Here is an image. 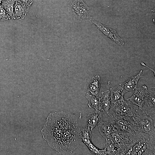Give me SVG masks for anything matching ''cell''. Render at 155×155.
<instances>
[{
    "mask_svg": "<svg viewBox=\"0 0 155 155\" xmlns=\"http://www.w3.org/2000/svg\"><path fill=\"white\" fill-rule=\"evenodd\" d=\"M41 132L49 146L62 155L71 154L82 142L76 117L63 111L50 113Z\"/></svg>",
    "mask_w": 155,
    "mask_h": 155,
    "instance_id": "cell-1",
    "label": "cell"
},
{
    "mask_svg": "<svg viewBox=\"0 0 155 155\" xmlns=\"http://www.w3.org/2000/svg\"><path fill=\"white\" fill-rule=\"evenodd\" d=\"M136 111L137 114L132 118L138 131L147 133L151 137L155 138V118L146 114L139 109Z\"/></svg>",
    "mask_w": 155,
    "mask_h": 155,
    "instance_id": "cell-2",
    "label": "cell"
},
{
    "mask_svg": "<svg viewBox=\"0 0 155 155\" xmlns=\"http://www.w3.org/2000/svg\"><path fill=\"white\" fill-rule=\"evenodd\" d=\"M68 10L71 15L80 22L91 18V9L83 0H69Z\"/></svg>",
    "mask_w": 155,
    "mask_h": 155,
    "instance_id": "cell-3",
    "label": "cell"
},
{
    "mask_svg": "<svg viewBox=\"0 0 155 155\" xmlns=\"http://www.w3.org/2000/svg\"><path fill=\"white\" fill-rule=\"evenodd\" d=\"M110 116L123 115L132 117L137 114L136 110L128 100L123 99L111 103L109 110Z\"/></svg>",
    "mask_w": 155,
    "mask_h": 155,
    "instance_id": "cell-4",
    "label": "cell"
},
{
    "mask_svg": "<svg viewBox=\"0 0 155 155\" xmlns=\"http://www.w3.org/2000/svg\"><path fill=\"white\" fill-rule=\"evenodd\" d=\"M114 126L120 131L135 135L141 132L132 117L123 115H115L111 117Z\"/></svg>",
    "mask_w": 155,
    "mask_h": 155,
    "instance_id": "cell-5",
    "label": "cell"
},
{
    "mask_svg": "<svg viewBox=\"0 0 155 155\" xmlns=\"http://www.w3.org/2000/svg\"><path fill=\"white\" fill-rule=\"evenodd\" d=\"M89 20L90 22L95 25L98 29L105 36L120 46L124 45V42L123 39L119 36L115 30L91 18Z\"/></svg>",
    "mask_w": 155,
    "mask_h": 155,
    "instance_id": "cell-6",
    "label": "cell"
},
{
    "mask_svg": "<svg viewBox=\"0 0 155 155\" xmlns=\"http://www.w3.org/2000/svg\"><path fill=\"white\" fill-rule=\"evenodd\" d=\"M148 89L147 97L139 109L146 114L155 118V88L151 87Z\"/></svg>",
    "mask_w": 155,
    "mask_h": 155,
    "instance_id": "cell-7",
    "label": "cell"
},
{
    "mask_svg": "<svg viewBox=\"0 0 155 155\" xmlns=\"http://www.w3.org/2000/svg\"><path fill=\"white\" fill-rule=\"evenodd\" d=\"M134 91L133 95L126 99L129 100L133 105L138 106L140 109L147 97L148 89L146 86L144 85L141 87L136 88Z\"/></svg>",
    "mask_w": 155,
    "mask_h": 155,
    "instance_id": "cell-8",
    "label": "cell"
},
{
    "mask_svg": "<svg viewBox=\"0 0 155 155\" xmlns=\"http://www.w3.org/2000/svg\"><path fill=\"white\" fill-rule=\"evenodd\" d=\"M142 71L141 70L137 75L128 78L124 83H121L123 95L127 92L134 91L137 88L138 82L142 75Z\"/></svg>",
    "mask_w": 155,
    "mask_h": 155,
    "instance_id": "cell-9",
    "label": "cell"
},
{
    "mask_svg": "<svg viewBox=\"0 0 155 155\" xmlns=\"http://www.w3.org/2000/svg\"><path fill=\"white\" fill-rule=\"evenodd\" d=\"M30 8L18 1H15L12 19L20 20L24 18L27 14Z\"/></svg>",
    "mask_w": 155,
    "mask_h": 155,
    "instance_id": "cell-10",
    "label": "cell"
},
{
    "mask_svg": "<svg viewBox=\"0 0 155 155\" xmlns=\"http://www.w3.org/2000/svg\"><path fill=\"white\" fill-rule=\"evenodd\" d=\"M98 126L101 135L106 140L109 139L115 128L112 121L111 120L106 121H102Z\"/></svg>",
    "mask_w": 155,
    "mask_h": 155,
    "instance_id": "cell-11",
    "label": "cell"
},
{
    "mask_svg": "<svg viewBox=\"0 0 155 155\" xmlns=\"http://www.w3.org/2000/svg\"><path fill=\"white\" fill-rule=\"evenodd\" d=\"M102 111H95L89 113L87 116L88 124L87 126L92 130L102 121Z\"/></svg>",
    "mask_w": 155,
    "mask_h": 155,
    "instance_id": "cell-12",
    "label": "cell"
},
{
    "mask_svg": "<svg viewBox=\"0 0 155 155\" xmlns=\"http://www.w3.org/2000/svg\"><path fill=\"white\" fill-rule=\"evenodd\" d=\"M110 92L106 90L101 92L102 96L100 98L102 105V112L105 115L110 116L109 110L111 106Z\"/></svg>",
    "mask_w": 155,
    "mask_h": 155,
    "instance_id": "cell-13",
    "label": "cell"
},
{
    "mask_svg": "<svg viewBox=\"0 0 155 155\" xmlns=\"http://www.w3.org/2000/svg\"><path fill=\"white\" fill-rule=\"evenodd\" d=\"M101 87V82L100 76L96 75L93 77L88 86L87 92L91 94L98 96Z\"/></svg>",
    "mask_w": 155,
    "mask_h": 155,
    "instance_id": "cell-14",
    "label": "cell"
},
{
    "mask_svg": "<svg viewBox=\"0 0 155 155\" xmlns=\"http://www.w3.org/2000/svg\"><path fill=\"white\" fill-rule=\"evenodd\" d=\"M111 94L110 96L111 103L118 101L123 99V87L121 84L110 88Z\"/></svg>",
    "mask_w": 155,
    "mask_h": 155,
    "instance_id": "cell-15",
    "label": "cell"
},
{
    "mask_svg": "<svg viewBox=\"0 0 155 155\" xmlns=\"http://www.w3.org/2000/svg\"><path fill=\"white\" fill-rule=\"evenodd\" d=\"M86 97L88 101V105L90 108H93L95 111L102 112V107L100 98L98 96L86 93Z\"/></svg>",
    "mask_w": 155,
    "mask_h": 155,
    "instance_id": "cell-16",
    "label": "cell"
},
{
    "mask_svg": "<svg viewBox=\"0 0 155 155\" xmlns=\"http://www.w3.org/2000/svg\"><path fill=\"white\" fill-rule=\"evenodd\" d=\"M148 137L144 136L143 138L133 145L132 148L131 155H137L138 152L146 143Z\"/></svg>",
    "mask_w": 155,
    "mask_h": 155,
    "instance_id": "cell-17",
    "label": "cell"
},
{
    "mask_svg": "<svg viewBox=\"0 0 155 155\" xmlns=\"http://www.w3.org/2000/svg\"><path fill=\"white\" fill-rule=\"evenodd\" d=\"M16 0H3L1 6L12 17L14 3Z\"/></svg>",
    "mask_w": 155,
    "mask_h": 155,
    "instance_id": "cell-18",
    "label": "cell"
},
{
    "mask_svg": "<svg viewBox=\"0 0 155 155\" xmlns=\"http://www.w3.org/2000/svg\"><path fill=\"white\" fill-rule=\"evenodd\" d=\"M12 19V17L3 7L0 6V21H3Z\"/></svg>",
    "mask_w": 155,
    "mask_h": 155,
    "instance_id": "cell-19",
    "label": "cell"
},
{
    "mask_svg": "<svg viewBox=\"0 0 155 155\" xmlns=\"http://www.w3.org/2000/svg\"><path fill=\"white\" fill-rule=\"evenodd\" d=\"M16 1L30 7L33 2V0H16Z\"/></svg>",
    "mask_w": 155,
    "mask_h": 155,
    "instance_id": "cell-20",
    "label": "cell"
},
{
    "mask_svg": "<svg viewBox=\"0 0 155 155\" xmlns=\"http://www.w3.org/2000/svg\"><path fill=\"white\" fill-rule=\"evenodd\" d=\"M141 65L143 66H145V67H148L149 69H151V70H152V71L154 73V75H155V71L153 69H151L149 67H148V66H146V65H145V64L143 62H141Z\"/></svg>",
    "mask_w": 155,
    "mask_h": 155,
    "instance_id": "cell-21",
    "label": "cell"
},
{
    "mask_svg": "<svg viewBox=\"0 0 155 155\" xmlns=\"http://www.w3.org/2000/svg\"><path fill=\"white\" fill-rule=\"evenodd\" d=\"M3 0H0V6H1V4Z\"/></svg>",
    "mask_w": 155,
    "mask_h": 155,
    "instance_id": "cell-22",
    "label": "cell"
}]
</instances>
